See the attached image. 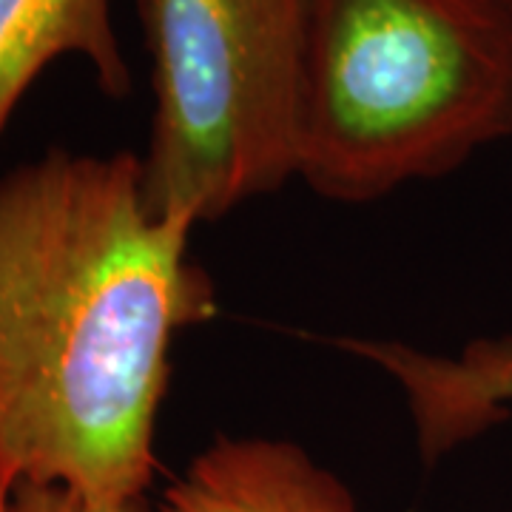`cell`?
I'll return each mask as SVG.
<instances>
[{
  "instance_id": "3957f363",
  "label": "cell",
  "mask_w": 512,
  "mask_h": 512,
  "mask_svg": "<svg viewBox=\"0 0 512 512\" xmlns=\"http://www.w3.org/2000/svg\"><path fill=\"white\" fill-rule=\"evenodd\" d=\"M157 217L214 222L296 180L302 0H137Z\"/></svg>"
},
{
  "instance_id": "9c48e42d",
  "label": "cell",
  "mask_w": 512,
  "mask_h": 512,
  "mask_svg": "<svg viewBox=\"0 0 512 512\" xmlns=\"http://www.w3.org/2000/svg\"><path fill=\"white\" fill-rule=\"evenodd\" d=\"M510 3H512V0H510Z\"/></svg>"
},
{
  "instance_id": "7a4b0ae2",
  "label": "cell",
  "mask_w": 512,
  "mask_h": 512,
  "mask_svg": "<svg viewBox=\"0 0 512 512\" xmlns=\"http://www.w3.org/2000/svg\"><path fill=\"white\" fill-rule=\"evenodd\" d=\"M512 137L510 0H302L296 180L345 205Z\"/></svg>"
},
{
  "instance_id": "52a82bcc",
  "label": "cell",
  "mask_w": 512,
  "mask_h": 512,
  "mask_svg": "<svg viewBox=\"0 0 512 512\" xmlns=\"http://www.w3.org/2000/svg\"><path fill=\"white\" fill-rule=\"evenodd\" d=\"M18 512H154L148 498L120 501V504H94L60 487H18Z\"/></svg>"
},
{
  "instance_id": "ba28073f",
  "label": "cell",
  "mask_w": 512,
  "mask_h": 512,
  "mask_svg": "<svg viewBox=\"0 0 512 512\" xmlns=\"http://www.w3.org/2000/svg\"><path fill=\"white\" fill-rule=\"evenodd\" d=\"M0 512H18V504H15V487L0 476Z\"/></svg>"
},
{
  "instance_id": "6da1fadb",
  "label": "cell",
  "mask_w": 512,
  "mask_h": 512,
  "mask_svg": "<svg viewBox=\"0 0 512 512\" xmlns=\"http://www.w3.org/2000/svg\"><path fill=\"white\" fill-rule=\"evenodd\" d=\"M197 225L151 211L143 157L52 148L0 177V476L146 498L174 339L214 319Z\"/></svg>"
},
{
  "instance_id": "277c9868",
  "label": "cell",
  "mask_w": 512,
  "mask_h": 512,
  "mask_svg": "<svg viewBox=\"0 0 512 512\" xmlns=\"http://www.w3.org/2000/svg\"><path fill=\"white\" fill-rule=\"evenodd\" d=\"M154 512H359L345 481L296 441L220 436L165 487Z\"/></svg>"
},
{
  "instance_id": "5b68a950",
  "label": "cell",
  "mask_w": 512,
  "mask_h": 512,
  "mask_svg": "<svg viewBox=\"0 0 512 512\" xmlns=\"http://www.w3.org/2000/svg\"><path fill=\"white\" fill-rule=\"evenodd\" d=\"M69 55L92 66L100 92L126 97L131 72L111 0H0V134L37 74Z\"/></svg>"
},
{
  "instance_id": "8992f818",
  "label": "cell",
  "mask_w": 512,
  "mask_h": 512,
  "mask_svg": "<svg viewBox=\"0 0 512 512\" xmlns=\"http://www.w3.org/2000/svg\"><path fill=\"white\" fill-rule=\"evenodd\" d=\"M444 402L458 424L484 433L512 407V336L481 339L444 365Z\"/></svg>"
}]
</instances>
